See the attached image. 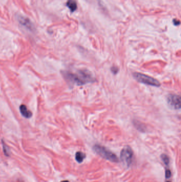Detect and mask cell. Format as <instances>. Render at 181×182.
Here are the masks:
<instances>
[{
  "label": "cell",
  "mask_w": 181,
  "mask_h": 182,
  "mask_svg": "<svg viewBox=\"0 0 181 182\" xmlns=\"http://www.w3.org/2000/svg\"><path fill=\"white\" fill-rule=\"evenodd\" d=\"M93 149L97 154H99L100 156L105 159L114 162H117L118 161L117 156L114 153H113L112 152L110 151L105 147L100 145H95Z\"/></svg>",
  "instance_id": "cell-2"
},
{
  "label": "cell",
  "mask_w": 181,
  "mask_h": 182,
  "mask_svg": "<svg viewBox=\"0 0 181 182\" xmlns=\"http://www.w3.org/2000/svg\"><path fill=\"white\" fill-rule=\"evenodd\" d=\"M2 144L3 150L4 154H5L6 156H7V157L10 156V151L9 148L6 145V144L3 141H2Z\"/></svg>",
  "instance_id": "cell-10"
},
{
  "label": "cell",
  "mask_w": 181,
  "mask_h": 182,
  "mask_svg": "<svg viewBox=\"0 0 181 182\" xmlns=\"http://www.w3.org/2000/svg\"><path fill=\"white\" fill-rule=\"evenodd\" d=\"M18 20L19 23H20L22 25L25 26L26 28L29 29L30 30L32 29L33 26L31 24L29 20H27V18H23V17L21 16L20 17L18 18Z\"/></svg>",
  "instance_id": "cell-7"
},
{
  "label": "cell",
  "mask_w": 181,
  "mask_h": 182,
  "mask_svg": "<svg viewBox=\"0 0 181 182\" xmlns=\"http://www.w3.org/2000/svg\"><path fill=\"white\" fill-rule=\"evenodd\" d=\"M133 75L137 81L141 83L156 87L161 86V83L158 80L152 77L146 75L145 74L140 73H133Z\"/></svg>",
  "instance_id": "cell-3"
},
{
  "label": "cell",
  "mask_w": 181,
  "mask_h": 182,
  "mask_svg": "<svg viewBox=\"0 0 181 182\" xmlns=\"http://www.w3.org/2000/svg\"><path fill=\"white\" fill-rule=\"evenodd\" d=\"M61 182H70L68 181H62Z\"/></svg>",
  "instance_id": "cell-14"
},
{
  "label": "cell",
  "mask_w": 181,
  "mask_h": 182,
  "mask_svg": "<svg viewBox=\"0 0 181 182\" xmlns=\"http://www.w3.org/2000/svg\"><path fill=\"white\" fill-rule=\"evenodd\" d=\"M166 175H165V176H166V177L167 178H169V177H171V172L169 170H167L166 171Z\"/></svg>",
  "instance_id": "cell-12"
},
{
  "label": "cell",
  "mask_w": 181,
  "mask_h": 182,
  "mask_svg": "<svg viewBox=\"0 0 181 182\" xmlns=\"http://www.w3.org/2000/svg\"><path fill=\"white\" fill-rule=\"evenodd\" d=\"M66 5L71 12H74V11L77 9V3L74 0H68L66 3Z\"/></svg>",
  "instance_id": "cell-8"
},
{
  "label": "cell",
  "mask_w": 181,
  "mask_h": 182,
  "mask_svg": "<svg viewBox=\"0 0 181 182\" xmlns=\"http://www.w3.org/2000/svg\"><path fill=\"white\" fill-rule=\"evenodd\" d=\"M20 111L22 115L27 118H31L32 116V113L31 112V111L28 110L26 106L24 104L21 105L20 106Z\"/></svg>",
  "instance_id": "cell-6"
},
{
  "label": "cell",
  "mask_w": 181,
  "mask_h": 182,
  "mask_svg": "<svg viewBox=\"0 0 181 182\" xmlns=\"http://www.w3.org/2000/svg\"><path fill=\"white\" fill-rule=\"evenodd\" d=\"M63 75L68 82L78 86L92 82L94 79L92 73L86 70H79L76 73L64 72Z\"/></svg>",
  "instance_id": "cell-1"
},
{
  "label": "cell",
  "mask_w": 181,
  "mask_h": 182,
  "mask_svg": "<svg viewBox=\"0 0 181 182\" xmlns=\"http://www.w3.org/2000/svg\"><path fill=\"white\" fill-rule=\"evenodd\" d=\"M167 102L169 106L174 109L181 108V98L179 95L171 94L167 97Z\"/></svg>",
  "instance_id": "cell-5"
},
{
  "label": "cell",
  "mask_w": 181,
  "mask_h": 182,
  "mask_svg": "<svg viewBox=\"0 0 181 182\" xmlns=\"http://www.w3.org/2000/svg\"></svg>",
  "instance_id": "cell-15"
},
{
  "label": "cell",
  "mask_w": 181,
  "mask_h": 182,
  "mask_svg": "<svg viewBox=\"0 0 181 182\" xmlns=\"http://www.w3.org/2000/svg\"><path fill=\"white\" fill-rule=\"evenodd\" d=\"M161 159L163 160V161L165 164H166V165L168 164L169 162V158L167 155L165 154H162L161 156Z\"/></svg>",
  "instance_id": "cell-11"
},
{
  "label": "cell",
  "mask_w": 181,
  "mask_h": 182,
  "mask_svg": "<svg viewBox=\"0 0 181 182\" xmlns=\"http://www.w3.org/2000/svg\"><path fill=\"white\" fill-rule=\"evenodd\" d=\"M112 71L113 73H117V68H116V67H113L112 68Z\"/></svg>",
  "instance_id": "cell-13"
},
{
  "label": "cell",
  "mask_w": 181,
  "mask_h": 182,
  "mask_svg": "<svg viewBox=\"0 0 181 182\" xmlns=\"http://www.w3.org/2000/svg\"><path fill=\"white\" fill-rule=\"evenodd\" d=\"M86 155L82 152H77L76 154V159L79 163H81L83 161Z\"/></svg>",
  "instance_id": "cell-9"
},
{
  "label": "cell",
  "mask_w": 181,
  "mask_h": 182,
  "mask_svg": "<svg viewBox=\"0 0 181 182\" xmlns=\"http://www.w3.org/2000/svg\"><path fill=\"white\" fill-rule=\"evenodd\" d=\"M123 164L126 167H129L132 162L133 152L129 146H125L122 150L120 154Z\"/></svg>",
  "instance_id": "cell-4"
}]
</instances>
